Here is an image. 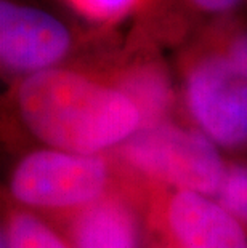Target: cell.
<instances>
[{"mask_svg": "<svg viewBox=\"0 0 247 248\" xmlns=\"http://www.w3.org/2000/svg\"><path fill=\"white\" fill-rule=\"evenodd\" d=\"M15 106L24 126L53 149L98 155L141 128L133 101L115 82L53 67L23 78Z\"/></svg>", "mask_w": 247, "mask_h": 248, "instance_id": "obj_1", "label": "cell"}, {"mask_svg": "<svg viewBox=\"0 0 247 248\" xmlns=\"http://www.w3.org/2000/svg\"><path fill=\"white\" fill-rule=\"evenodd\" d=\"M122 162L151 183L215 197L227 165L217 149L198 128L169 120L140 128L119 146Z\"/></svg>", "mask_w": 247, "mask_h": 248, "instance_id": "obj_2", "label": "cell"}, {"mask_svg": "<svg viewBox=\"0 0 247 248\" xmlns=\"http://www.w3.org/2000/svg\"><path fill=\"white\" fill-rule=\"evenodd\" d=\"M109 167L101 155L45 147L15 167L10 192L18 203L40 210H82L104 197Z\"/></svg>", "mask_w": 247, "mask_h": 248, "instance_id": "obj_3", "label": "cell"}, {"mask_svg": "<svg viewBox=\"0 0 247 248\" xmlns=\"http://www.w3.org/2000/svg\"><path fill=\"white\" fill-rule=\"evenodd\" d=\"M183 98L196 128L210 141L222 147L247 144V76L215 44L188 61Z\"/></svg>", "mask_w": 247, "mask_h": 248, "instance_id": "obj_4", "label": "cell"}, {"mask_svg": "<svg viewBox=\"0 0 247 248\" xmlns=\"http://www.w3.org/2000/svg\"><path fill=\"white\" fill-rule=\"evenodd\" d=\"M72 46L69 28L45 10L0 2V61L2 67L23 78L53 69Z\"/></svg>", "mask_w": 247, "mask_h": 248, "instance_id": "obj_5", "label": "cell"}, {"mask_svg": "<svg viewBox=\"0 0 247 248\" xmlns=\"http://www.w3.org/2000/svg\"><path fill=\"white\" fill-rule=\"evenodd\" d=\"M164 223L175 248H247L244 226L209 195L190 191L170 194Z\"/></svg>", "mask_w": 247, "mask_h": 248, "instance_id": "obj_6", "label": "cell"}, {"mask_svg": "<svg viewBox=\"0 0 247 248\" xmlns=\"http://www.w3.org/2000/svg\"><path fill=\"white\" fill-rule=\"evenodd\" d=\"M72 248H138L135 213L117 197H103L76 212L71 223Z\"/></svg>", "mask_w": 247, "mask_h": 248, "instance_id": "obj_7", "label": "cell"}, {"mask_svg": "<svg viewBox=\"0 0 247 248\" xmlns=\"http://www.w3.org/2000/svg\"><path fill=\"white\" fill-rule=\"evenodd\" d=\"M117 87L132 99L141 115V128L165 122L172 106V88L156 64H140L122 72Z\"/></svg>", "mask_w": 247, "mask_h": 248, "instance_id": "obj_8", "label": "cell"}, {"mask_svg": "<svg viewBox=\"0 0 247 248\" xmlns=\"http://www.w3.org/2000/svg\"><path fill=\"white\" fill-rule=\"evenodd\" d=\"M3 248H72L39 216L29 212H15L5 226Z\"/></svg>", "mask_w": 247, "mask_h": 248, "instance_id": "obj_9", "label": "cell"}, {"mask_svg": "<svg viewBox=\"0 0 247 248\" xmlns=\"http://www.w3.org/2000/svg\"><path fill=\"white\" fill-rule=\"evenodd\" d=\"M215 199L239 221L247 224V165H230Z\"/></svg>", "mask_w": 247, "mask_h": 248, "instance_id": "obj_10", "label": "cell"}, {"mask_svg": "<svg viewBox=\"0 0 247 248\" xmlns=\"http://www.w3.org/2000/svg\"><path fill=\"white\" fill-rule=\"evenodd\" d=\"M72 10L97 23H113L133 13L146 0H66Z\"/></svg>", "mask_w": 247, "mask_h": 248, "instance_id": "obj_11", "label": "cell"}, {"mask_svg": "<svg viewBox=\"0 0 247 248\" xmlns=\"http://www.w3.org/2000/svg\"><path fill=\"white\" fill-rule=\"evenodd\" d=\"M215 45L236 69L247 76V29H230Z\"/></svg>", "mask_w": 247, "mask_h": 248, "instance_id": "obj_12", "label": "cell"}, {"mask_svg": "<svg viewBox=\"0 0 247 248\" xmlns=\"http://www.w3.org/2000/svg\"><path fill=\"white\" fill-rule=\"evenodd\" d=\"M188 2L201 13L225 16L241 8L244 3H247V0H188Z\"/></svg>", "mask_w": 247, "mask_h": 248, "instance_id": "obj_13", "label": "cell"}]
</instances>
